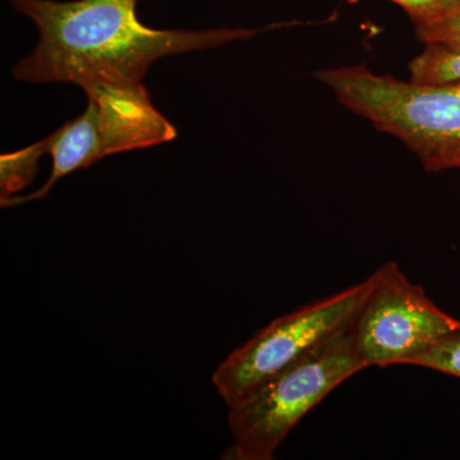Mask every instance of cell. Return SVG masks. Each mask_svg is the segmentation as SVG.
<instances>
[{
	"mask_svg": "<svg viewBox=\"0 0 460 460\" xmlns=\"http://www.w3.org/2000/svg\"><path fill=\"white\" fill-rule=\"evenodd\" d=\"M39 41L14 66L27 84H141L162 58L247 40L259 30H157L141 22L137 0H11Z\"/></svg>",
	"mask_w": 460,
	"mask_h": 460,
	"instance_id": "cell-1",
	"label": "cell"
},
{
	"mask_svg": "<svg viewBox=\"0 0 460 460\" xmlns=\"http://www.w3.org/2000/svg\"><path fill=\"white\" fill-rule=\"evenodd\" d=\"M348 111L398 138L429 172L460 169V80L417 84L365 65L314 74Z\"/></svg>",
	"mask_w": 460,
	"mask_h": 460,
	"instance_id": "cell-2",
	"label": "cell"
},
{
	"mask_svg": "<svg viewBox=\"0 0 460 460\" xmlns=\"http://www.w3.org/2000/svg\"><path fill=\"white\" fill-rule=\"evenodd\" d=\"M87 107L39 141L42 154L51 157L47 183L27 196L2 199V206H16L47 198L60 178L113 154L141 150L174 140L177 129L160 113L141 84L95 83L83 87Z\"/></svg>",
	"mask_w": 460,
	"mask_h": 460,
	"instance_id": "cell-3",
	"label": "cell"
},
{
	"mask_svg": "<svg viewBox=\"0 0 460 460\" xmlns=\"http://www.w3.org/2000/svg\"><path fill=\"white\" fill-rule=\"evenodd\" d=\"M367 367L350 329L321 344L230 408V459L270 460L284 438L341 384Z\"/></svg>",
	"mask_w": 460,
	"mask_h": 460,
	"instance_id": "cell-4",
	"label": "cell"
},
{
	"mask_svg": "<svg viewBox=\"0 0 460 460\" xmlns=\"http://www.w3.org/2000/svg\"><path fill=\"white\" fill-rule=\"evenodd\" d=\"M371 287V278L278 317L226 357L213 383L229 408L321 344L352 326Z\"/></svg>",
	"mask_w": 460,
	"mask_h": 460,
	"instance_id": "cell-5",
	"label": "cell"
},
{
	"mask_svg": "<svg viewBox=\"0 0 460 460\" xmlns=\"http://www.w3.org/2000/svg\"><path fill=\"white\" fill-rule=\"evenodd\" d=\"M371 287L350 326L357 353L367 367L411 365L460 320L438 308L395 262L371 275Z\"/></svg>",
	"mask_w": 460,
	"mask_h": 460,
	"instance_id": "cell-6",
	"label": "cell"
},
{
	"mask_svg": "<svg viewBox=\"0 0 460 460\" xmlns=\"http://www.w3.org/2000/svg\"><path fill=\"white\" fill-rule=\"evenodd\" d=\"M410 80L417 84H443L460 80V51L441 45H425V49L411 59Z\"/></svg>",
	"mask_w": 460,
	"mask_h": 460,
	"instance_id": "cell-7",
	"label": "cell"
},
{
	"mask_svg": "<svg viewBox=\"0 0 460 460\" xmlns=\"http://www.w3.org/2000/svg\"><path fill=\"white\" fill-rule=\"evenodd\" d=\"M44 156L38 142L16 153L0 157V187L2 199L11 198L26 187L38 172L39 160Z\"/></svg>",
	"mask_w": 460,
	"mask_h": 460,
	"instance_id": "cell-8",
	"label": "cell"
},
{
	"mask_svg": "<svg viewBox=\"0 0 460 460\" xmlns=\"http://www.w3.org/2000/svg\"><path fill=\"white\" fill-rule=\"evenodd\" d=\"M414 33L425 45H441L460 51V0L432 20L414 26Z\"/></svg>",
	"mask_w": 460,
	"mask_h": 460,
	"instance_id": "cell-9",
	"label": "cell"
},
{
	"mask_svg": "<svg viewBox=\"0 0 460 460\" xmlns=\"http://www.w3.org/2000/svg\"><path fill=\"white\" fill-rule=\"evenodd\" d=\"M411 366L460 378V326L420 354Z\"/></svg>",
	"mask_w": 460,
	"mask_h": 460,
	"instance_id": "cell-10",
	"label": "cell"
},
{
	"mask_svg": "<svg viewBox=\"0 0 460 460\" xmlns=\"http://www.w3.org/2000/svg\"><path fill=\"white\" fill-rule=\"evenodd\" d=\"M345 2L354 4L359 0H345ZM390 2L398 4L411 18L413 26H416L443 13L445 9L452 7L456 0H390Z\"/></svg>",
	"mask_w": 460,
	"mask_h": 460,
	"instance_id": "cell-11",
	"label": "cell"
}]
</instances>
